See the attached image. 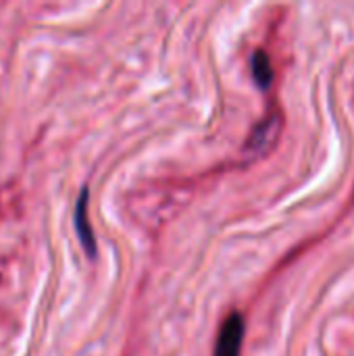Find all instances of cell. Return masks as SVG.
Segmentation results:
<instances>
[{
  "instance_id": "6da1fadb",
  "label": "cell",
  "mask_w": 354,
  "mask_h": 356,
  "mask_svg": "<svg viewBox=\"0 0 354 356\" xmlns=\"http://www.w3.org/2000/svg\"><path fill=\"white\" fill-rule=\"evenodd\" d=\"M244 317L240 313H232L217 336V344H215V356H240L242 350V342H244Z\"/></svg>"
},
{
  "instance_id": "7a4b0ae2",
  "label": "cell",
  "mask_w": 354,
  "mask_h": 356,
  "mask_svg": "<svg viewBox=\"0 0 354 356\" xmlns=\"http://www.w3.org/2000/svg\"><path fill=\"white\" fill-rule=\"evenodd\" d=\"M280 129H282V117H280V115L267 117L265 121H261V123L255 127V131L250 134V138H248L244 150H246V152H252V154L265 152V150L271 148L273 142L277 140Z\"/></svg>"
},
{
  "instance_id": "3957f363",
  "label": "cell",
  "mask_w": 354,
  "mask_h": 356,
  "mask_svg": "<svg viewBox=\"0 0 354 356\" xmlns=\"http://www.w3.org/2000/svg\"><path fill=\"white\" fill-rule=\"evenodd\" d=\"M73 223H75L79 242L86 248L88 257H94L96 254V238H94V229H92L90 219H88V188H83L79 198H77L75 213H73Z\"/></svg>"
},
{
  "instance_id": "277c9868",
  "label": "cell",
  "mask_w": 354,
  "mask_h": 356,
  "mask_svg": "<svg viewBox=\"0 0 354 356\" xmlns=\"http://www.w3.org/2000/svg\"><path fill=\"white\" fill-rule=\"evenodd\" d=\"M250 65H252V77H255V81L259 83V88L267 90L271 86V81H273V67H271V60H269L267 52L257 50L252 54Z\"/></svg>"
}]
</instances>
